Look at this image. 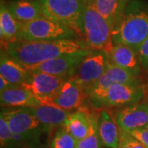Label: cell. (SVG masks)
Returning <instances> with one entry per match:
<instances>
[{"instance_id":"cell-1","label":"cell","mask_w":148,"mask_h":148,"mask_svg":"<svg viewBox=\"0 0 148 148\" xmlns=\"http://www.w3.org/2000/svg\"><path fill=\"white\" fill-rule=\"evenodd\" d=\"M6 53L27 69L65 54L89 50L84 41L77 39L53 41H24L17 40L6 45Z\"/></svg>"},{"instance_id":"cell-2","label":"cell","mask_w":148,"mask_h":148,"mask_svg":"<svg viewBox=\"0 0 148 148\" xmlns=\"http://www.w3.org/2000/svg\"><path fill=\"white\" fill-rule=\"evenodd\" d=\"M148 36V2L130 0L112 31L114 45H128L136 51Z\"/></svg>"},{"instance_id":"cell-3","label":"cell","mask_w":148,"mask_h":148,"mask_svg":"<svg viewBox=\"0 0 148 148\" xmlns=\"http://www.w3.org/2000/svg\"><path fill=\"white\" fill-rule=\"evenodd\" d=\"M82 27L83 41L89 49L106 54L110 52L114 46L111 27L87 0H85Z\"/></svg>"},{"instance_id":"cell-4","label":"cell","mask_w":148,"mask_h":148,"mask_svg":"<svg viewBox=\"0 0 148 148\" xmlns=\"http://www.w3.org/2000/svg\"><path fill=\"white\" fill-rule=\"evenodd\" d=\"M44 16L72 29L82 38L85 0H41Z\"/></svg>"},{"instance_id":"cell-5","label":"cell","mask_w":148,"mask_h":148,"mask_svg":"<svg viewBox=\"0 0 148 148\" xmlns=\"http://www.w3.org/2000/svg\"><path fill=\"white\" fill-rule=\"evenodd\" d=\"M1 117L8 123L13 134L21 139L28 148L40 147V137L45 132L36 117L24 108L15 110L2 111Z\"/></svg>"},{"instance_id":"cell-6","label":"cell","mask_w":148,"mask_h":148,"mask_svg":"<svg viewBox=\"0 0 148 148\" xmlns=\"http://www.w3.org/2000/svg\"><path fill=\"white\" fill-rule=\"evenodd\" d=\"M79 37L72 29L45 16L21 23L18 40L24 41H53Z\"/></svg>"},{"instance_id":"cell-7","label":"cell","mask_w":148,"mask_h":148,"mask_svg":"<svg viewBox=\"0 0 148 148\" xmlns=\"http://www.w3.org/2000/svg\"><path fill=\"white\" fill-rule=\"evenodd\" d=\"M108 65L109 58L105 52L91 51L82 61L73 77L86 92L106 73Z\"/></svg>"},{"instance_id":"cell-8","label":"cell","mask_w":148,"mask_h":148,"mask_svg":"<svg viewBox=\"0 0 148 148\" xmlns=\"http://www.w3.org/2000/svg\"><path fill=\"white\" fill-rule=\"evenodd\" d=\"M91 51L93 50L89 49L78 53L65 54L28 69V71L30 73H44L68 80L73 77L82 61Z\"/></svg>"},{"instance_id":"cell-9","label":"cell","mask_w":148,"mask_h":148,"mask_svg":"<svg viewBox=\"0 0 148 148\" xmlns=\"http://www.w3.org/2000/svg\"><path fill=\"white\" fill-rule=\"evenodd\" d=\"M136 82H138L135 75L109 62V65L106 73L89 90H86V93L92 105L96 108L105 91L111 86Z\"/></svg>"},{"instance_id":"cell-10","label":"cell","mask_w":148,"mask_h":148,"mask_svg":"<svg viewBox=\"0 0 148 148\" xmlns=\"http://www.w3.org/2000/svg\"><path fill=\"white\" fill-rule=\"evenodd\" d=\"M144 90L138 82L115 84L105 91L96 108H114L124 105H134L143 99Z\"/></svg>"},{"instance_id":"cell-11","label":"cell","mask_w":148,"mask_h":148,"mask_svg":"<svg viewBox=\"0 0 148 148\" xmlns=\"http://www.w3.org/2000/svg\"><path fill=\"white\" fill-rule=\"evenodd\" d=\"M87 95L82 86L73 77L66 80L54 95L43 102V105H52L65 110H73L82 106Z\"/></svg>"},{"instance_id":"cell-12","label":"cell","mask_w":148,"mask_h":148,"mask_svg":"<svg viewBox=\"0 0 148 148\" xmlns=\"http://www.w3.org/2000/svg\"><path fill=\"white\" fill-rule=\"evenodd\" d=\"M66 79L44 73H31L29 77L22 84L43 102L52 97L62 86Z\"/></svg>"},{"instance_id":"cell-13","label":"cell","mask_w":148,"mask_h":148,"mask_svg":"<svg viewBox=\"0 0 148 148\" xmlns=\"http://www.w3.org/2000/svg\"><path fill=\"white\" fill-rule=\"evenodd\" d=\"M120 130L131 132L148 126V104H134L125 107L116 115Z\"/></svg>"},{"instance_id":"cell-14","label":"cell","mask_w":148,"mask_h":148,"mask_svg":"<svg viewBox=\"0 0 148 148\" xmlns=\"http://www.w3.org/2000/svg\"><path fill=\"white\" fill-rule=\"evenodd\" d=\"M109 62L123 69L127 70L136 77L141 71V63L138 51L125 45H114L110 52L107 54Z\"/></svg>"},{"instance_id":"cell-15","label":"cell","mask_w":148,"mask_h":148,"mask_svg":"<svg viewBox=\"0 0 148 148\" xmlns=\"http://www.w3.org/2000/svg\"><path fill=\"white\" fill-rule=\"evenodd\" d=\"M38 119L45 131L48 132L53 127L64 126L70 112L52 105H40L36 107L24 108Z\"/></svg>"},{"instance_id":"cell-16","label":"cell","mask_w":148,"mask_h":148,"mask_svg":"<svg viewBox=\"0 0 148 148\" xmlns=\"http://www.w3.org/2000/svg\"><path fill=\"white\" fill-rule=\"evenodd\" d=\"M0 101L3 106L31 108L43 105L40 100L24 86H15L0 92Z\"/></svg>"},{"instance_id":"cell-17","label":"cell","mask_w":148,"mask_h":148,"mask_svg":"<svg viewBox=\"0 0 148 148\" xmlns=\"http://www.w3.org/2000/svg\"><path fill=\"white\" fill-rule=\"evenodd\" d=\"M2 1L5 3L13 16L22 24L44 16L42 4L40 1Z\"/></svg>"},{"instance_id":"cell-18","label":"cell","mask_w":148,"mask_h":148,"mask_svg":"<svg viewBox=\"0 0 148 148\" xmlns=\"http://www.w3.org/2000/svg\"><path fill=\"white\" fill-rule=\"evenodd\" d=\"M31 73L27 68L11 58L7 53H1L0 76L15 86H21Z\"/></svg>"},{"instance_id":"cell-19","label":"cell","mask_w":148,"mask_h":148,"mask_svg":"<svg viewBox=\"0 0 148 148\" xmlns=\"http://www.w3.org/2000/svg\"><path fill=\"white\" fill-rule=\"evenodd\" d=\"M109 22L111 29L115 27L130 0H87Z\"/></svg>"},{"instance_id":"cell-20","label":"cell","mask_w":148,"mask_h":148,"mask_svg":"<svg viewBox=\"0 0 148 148\" xmlns=\"http://www.w3.org/2000/svg\"><path fill=\"white\" fill-rule=\"evenodd\" d=\"M98 129L103 146L106 148L119 147L120 140L119 127L107 111H101L98 119Z\"/></svg>"},{"instance_id":"cell-21","label":"cell","mask_w":148,"mask_h":148,"mask_svg":"<svg viewBox=\"0 0 148 148\" xmlns=\"http://www.w3.org/2000/svg\"><path fill=\"white\" fill-rule=\"evenodd\" d=\"M21 24L11 13L5 3L1 1L0 8V38L2 45L14 42L18 40Z\"/></svg>"},{"instance_id":"cell-22","label":"cell","mask_w":148,"mask_h":148,"mask_svg":"<svg viewBox=\"0 0 148 148\" xmlns=\"http://www.w3.org/2000/svg\"><path fill=\"white\" fill-rule=\"evenodd\" d=\"M64 129L72 135L77 142L82 140L90 132V123L89 114L85 111L70 113L64 125Z\"/></svg>"},{"instance_id":"cell-23","label":"cell","mask_w":148,"mask_h":148,"mask_svg":"<svg viewBox=\"0 0 148 148\" xmlns=\"http://www.w3.org/2000/svg\"><path fill=\"white\" fill-rule=\"evenodd\" d=\"M89 118L90 123V132L86 138L77 142L76 148H101L103 145L98 129V119L91 114H89Z\"/></svg>"},{"instance_id":"cell-24","label":"cell","mask_w":148,"mask_h":148,"mask_svg":"<svg viewBox=\"0 0 148 148\" xmlns=\"http://www.w3.org/2000/svg\"><path fill=\"white\" fill-rule=\"evenodd\" d=\"M0 142L2 148H18L25 147L21 139L13 134L6 121L0 117Z\"/></svg>"},{"instance_id":"cell-25","label":"cell","mask_w":148,"mask_h":148,"mask_svg":"<svg viewBox=\"0 0 148 148\" xmlns=\"http://www.w3.org/2000/svg\"><path fill=\"white\" fill-rule=\"evenodd\" d=\"M77 142L64 127L59 128L51 141V148H76Z\"/></svg>"},{"instance_id":"cell-26","label":"cell","mask_w":148,"mask_h":148,"mask_svg":"<svg viewBox=\"0 0 148 148\" xmlns=\"http://www.w3.org/2000/svg\"><path fill=\"white\" fill-rule=\"evenodd\" d=\"M120 140L118 148H147L144 145L134 138L129 132L120 130Z\"/></svg>"},{"instance_id":"cell-27","label":"cell","mask_w":148,"mask_h":148,"mask_svg":"<svg viewBox=\"0 0 148 148\" xmlns=\"http://www.w3.org/2000/svg\"><path fill=\"white\" fill-rule=\"evenodd\" d=\"M138 53L142 67L148 70V36L139 48Z\"/></svg>"},{"instance_id":"cell-28","label":"cell","mask_w":148,"mask_h":148,"mask_svg":"<svg viewBox=\"0 0 148 148\" xmlns=\"http://www.w3.org/2000/svg\"><path fill=\"white\" fill-rule=\"evenodd\" d=\"M132 137L148 148V126L129 132Z\"/></svg>"},{"instance_id":"cell-29","label":"cell","mask_w":148,"mask_h":148,"mask_svg":"<svg viewBox=\"0 0 148 148\" xmlns=\"http://www.w3.org/2000/svg\"><path fill=\"white\" fill-rule=\"evenodd\" d=\"M12 87H15V86L12 85L8 81H7L5 78L0 76V92L8 90Z\"/></svg>"},{"instance_id":"cell-30","label":"cell","mask_w":148,"mask_h":148,"mask_svg":"<svg viewBox=\"0 0 148 148\" xmlns=\"http://www.w3.org/2000/svg\"><path fill=\"white\" fill-rule=\"evenodd\" d=\"M3 1H17V0H3ZM29 1H41V0H29Z\"/></svg>"}]
</instances>
